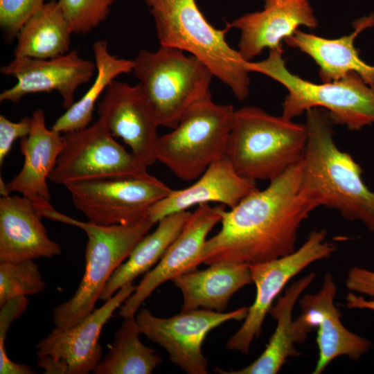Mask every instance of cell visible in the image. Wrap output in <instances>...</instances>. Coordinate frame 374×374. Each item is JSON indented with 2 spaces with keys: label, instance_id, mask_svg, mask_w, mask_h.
I'll return each instance as SVG.
<instances>
[{
  "label": "cell",
  "instance_id": "obj_24",
  "mask_svg": "<svg viewBox=\"0 0 374 374\" xmlns=\"http://www.w3.org/2000/svg\"><path fill=\"white\" fill-rule=\"evenodd\" d=\"M180 274L172 282L183 294L181 311L203 308L222 312L231 297L252 283L247 264L218 263Z\"/></svg>",
  "mask_w": 374,
  "mask_h": 374
},
{
  "label": "cell",
  "instance_id": "obj_31",
  "mask_svg": "<svg viewBox=\"0 0 374 374\" xmlns=\"http://www.w3.org/2000/svg\"><path fill=\"white\" fill-rule=\"evenodd\" d=\"M45 0H0V27L8 41L17 38L24 24Z\"/></svg>",
  "mask_w": 374,
  "mask_h": 374
},
{
  "label": "cell",
  "instance_id": "obj_35",
  "mask_svg": "<svg viewBox=\"0 0 374 374\" xmlns=\"http://www.w3.org/2000/svg\"><path fill=\"white\" fill-rule=\"evenodd\" d=\"M5 341L0 340V373L1 374H32L30 366L17 364L12 361L6 353Z\"/></svg>",
  "mask_w": 374,
  "mask_h": 374
},
{
  "label": "cell",
  "instance_id": "obj_21",
  "mask_svg": "<svg viewBox=\"0 0 374 374\" xmlns=\"http://www.w3.org/2000/svg\"><path fill=\"white\" fill-rule=\"evenodd\" d=\"M31 119L30 133L20 139L22 168L6 185L10 193H19L30 199L35 207H39L50 203L47 179L65 145V139L61 134L46 128L42 109H36Z\"/></svg>",
  "mask_w": 374,
  "mask_h": 374
},
{
  "label": "cell",
  "instance_id": "obj_16",
  "mask_svg": "<svg viewBox=\"0 0 374 374\" xmlns=\"http://www.w3.org/2000/svg\"><path fill=\"white\" fill-rule=\"evenodd\" d=\"M224 205H198L191 213L181 232L167 249L157 266L148 271L125 300L118 315L134 317L141 305L161 284L175 277L195 270L197 258L212 229L222 220Z\"/></svg>",
  "mask_w": 374,
  "mask_h": 374
},
{
  "label": "cell",
  "instance_id": "obj_19",
  "mask_svg": "<svg viewBox=\"0 0 374 374\" xmlns=\"http://www.w3.org/2000/svg\"><path fill=\"white\" fill-rule=\"evenodd\" d=\"M191 186L172 190L150 209L148 216L157 223L161 218L191 206L217 202L230 208L258 190L256 181L241 176L226 156L211 163Z\"/></svg>",
  "mask_w": 374,
  "mask_h": 374
},
{
  "label": "cell",
  "instance_id": "obj_33",
  "mask_svg": "<svg viewBox=\"0 0 374 374\" xmlns=\"http://www.w3.org/2000/svg\"><path fill=\"white\" fill-rule=\"evenodd\" d=\"M28 300L25 296H19L8 300L0 310V340L5 341L11 323L25 312Z\"/></svg>",
  "mask_w": 374,
  "mask_h": 374
},
{
  "label": "cell",
  "instance_id": "obj_18",
  "mask_svg": "<svg viewBox=\"0 0 374 374\" xmlns=\"http://www.w3.org/2000/svg\"><path fill=\"white\" fill-rule=\"evenodd\" d=\"M261 10L242 15L228 24L240 32L239 52L246 61L265 48H282L281 42L299 26L315 28L317 21L308 0H264Z\"/></svg>",
  "mask_w": 374,
  "mask_h": 374
},
{
  "label": "cell",
  "instance_id": "obj_3",
  "mask_svg": "<svg viewBox=\"0 0 374 374\" xmlns=\"http://www.w3.org/2000/svg\"><path fill=\"white\" fill-rule=\"evenodd\" d=\"M41 217L82 229L87 236L85 269L73 296L52 312L55 328L68 329L83 321L114 272L155 224L148 217L126 224L99 225L82 222L58 212L50 204L36 208Z\"/></svg>",
  "mask_w": 374,
  "mask_h": 374
},
{
  "label": "cell",
  "instance_id": "obj_7",
  "mask_svg": "<svg viewBox=\"0 0 374 374\" xmlns=\"http://www.w3.org/2000/svg\"><path fill=\"white\" fill-rule=\"evenodd\" d=\"M133 60L135 77L150 100L159 126L173 129L197 102L211 96L213 75L199 59L184 51L161 46L143 49Z\"/></svg>",
  "mask_w": 374,
  "mask_h": 374
},
{
  "label": "cell",
  "instance_id": "obj_28",
  "mask_svg": "<svg viewBox=\"0 0 374 374\" xmlns=\"http://www.w3.org/2000/svg\"><path fill=\"white\" fill-rule=\"evenodd\" d=\"M141 334L135 316L125 318L116 330L108 353L93 372L95 374H150L162 362L156 352L139 339Z\"/></svg>",
  "mask_w": 374,
  "mask_h": 374
},
{
  "label": "cell",
  "instance_id": "obj_17",
  "mask_svg": "<svg viewBox=\"0 0 374 374\" xmlns=\"http://www.w3.org/2000/svg\"><path fill=\"white\" fill-rule=\"evenodd\" d=\"M135 289L132 283L127 284L79 324L65 330L54 328L37 344V357L47 355L61 361L67 374L93 372L103 357L98 342L101 330Z\"/></svg>",
  "mask_w": 374,
  "mask_h": 374
},
{
  "label": "cell",
  "instance_id": "obj_10",
  "mask_svg": "<svg viewBox=\"0 0 374 374\" xmlns=\"http://www.w3.org/2000/svg\"><path fill=\"white\" fill-rule=\"evenodd\" d=\"M64 137L65 145L48 178L55 184L102 177L152 176L148 167L114 139L100 118Z\"/></svg>",
  "mask_w": 374,
  "mask_h": 374
},
{
  "label": "cell",
  "instance_id": "obj_23",
  "mask_svg": "<svg viewBox=\"0 0 374 374\" xmlns=\"http://www.w3.org/2000/svg\"><path fill=\"white\" fill-rule=\"evenodd\" d=\"M315 278L314 273L307 274L292 283L278 296L269 312L276 319V327L265 349L255 361L240 370L226 371L216 368L215 371L222 374H276L288 358L299 355L295 345L305 339L292 319L293 310L301 294Z\"/></svg>",
  "mask_w": 374,
  "mask_h": 374
},
{
  "label": "cell",
  "instance_id": "obj_15",
  "mask_svg": "<svg viewBox=\"0 0 374 374\" xmlns=\"http://www.w3.org/2000/svg\"><path fill=\"white\" fill-rule=\"evenodd\" d=\"M96 69L95 62L81 57L76 50L47 60L15 57L0 71L15 78L17 83L1 93L0 101L19 103L28 94L55 91L66 110L77 89L90 81Z\"/></svg>",
  "mask_w": 374,
  "mask_h": 374
},
{
  "label": "cell",
  "instance_id": "obj_1",
  "mask_svg": "<svg viewBox=\"0 0 374 374\" xmlns=\"http://www.w3.org/2000/svg\"><path fill=\"white\" fill-rule=\"evenodd\" d=\"M301 161L269 181L265 189H258L230 211H222L221 229L205 242L197 266L254 265L296 249L301 225L319 207L301 190Z\"/></svg>",
  "mask_w": 374,
  "mask_h": 374
},
{
  "label": "cell",
  "instance_id": "obj_12",
  "mask_svg": "<svg viewBox=\"0 0 374 374\" xmlns=\"http://www.w3.org/2000/svg\"><path fill=\"white\" fill-rule=\"evenodd\" d=\"M247 311V307L228 312L195 309L161 318L141 308L135 319L141 333L166 349L175 365L189 374H206L208 363L202 351L206 335L228 321L244 319Z\"/></svg>",
  "mask_w": 374,
  "mask_h": 374
},
{
  "label": "cell",
  "instance_id": "obj_8",
  "mask_svg": "<svg viewBox=\"0 0 374 374\" xmlns=\"http://www.w3.org/2000/svg\"><path fill=\"white\" fill-rule=\"evenodd\" d=\"M235 109L208 96L193 105L172 130L159 136L155 155L176 177L198 179L226 154Z\"/></svg>",
  "mask_w": 374,
  "mask_h": 374
},
{
  "label": "cell",
  "instance_id": "obj_32",
  "mask_svg": "<svg viewBox=\"0 0 374 374\" xmlns=\"http://www.w3.org/2000/svg\"><path fill=\"white\" fill-rule=\"evenodd\" d=\"M31 123V117L25 116L18 122H12L0 115V166L3 165L14 142L28 135Z\"/></svg>",
  "mask_w": 374,
  "mask_h": 374
},
{
  "label": "cell",
  "instance_id": "obj_36",
  "mask_svg": "<svg viewBox=\"0 0 374 374\" xmlns=\"http://www.w3.org/2000/svg\"><path fill=\"white\" fill-rule=\"evenodd\" d=\"M38 367L44 369L45 374H67V368L60 360L50 356H38Z\"/></svg>",
  "mask_w": 374,
  "mask_h": 374
},
{
  "label": "cell",
  "instance_id": "obj_20",
  "mask_svg": "<svg viewBox=\"0 0 374 374\" xmlns=\"http://www.w3.org/2000/svg\"><path fill=\"white\" fill-rule=\"evenodd\" d=\"M32 202L17 195L0 199V262L52 258L61 253Z\"/></svg>",
  "mask_w": 374,
  "mask_h": 374
},
{
  "label": "cell",
  "instance_id": "obj_34",
  "mask_svg": "<svg viewBox=\"0 0 374 374\" xmlns=\"http://www.w3.org/2000/svg\"><path fill=\"white\" fill-rule=\"evenodd\" d=\"M346 285L352 292L374 297V271L353 266L347 274Z\"/></svg>",
  "mask_w": 374,
  "mask_h": 374
},
{
  "label": "cell",
  "instance_id": "obj_29",
  "mask_svg": "<svg viewBox=\"0 0 374 374\" xmlns=\"http://www.w3.org/2000/svg\"><path fill=\"white\" fill-rule=\"evenodd\" d=\"M46 286L34 260L0 262V306L16 296L41 293Z\"/></svg>",
  "mask_w": 374,
  "mask_h": 374
},
{
  "label": "cell",
  "instance_id": "obj_14",
  "mask_svg": "<svg viewBox=\"0 0 374 374\" xmlns=\"http://www.w3.org/2000/svg\"><path fill=\"white\" fill-rule=\"evenodd\" d=\"M337 287L332 275L326 273L321 289L308 294L299 300L301 314L294 321L301 335L317 328L318 359L313 374L322 373L337 357L347 356L357 359L371 347L368 339L348 330L341 321V314L335 305Z\"/></svg>",
  "mask_w": 374,
  "mask_h": 374
},
{
  "label": "cell",
  "instance_id": "obj_13",
  "mask_svg": "<svg viewBox=\"0 0 374 374\" xmlns=\"http://www.w3.org/2000/svg\"><path fill=\"white\" fill-rule=\"evenodd\" d=\"M97 113L113 136L121 138L143 165L155 163L159 124L141 84L130 85L114 80L98 103Z\"/></svg>",
  "mask_w": 374,
  "mask_h": 374
},
{
  "label": "cell",
  "instance_id": "obj_26",
  "mask_svg": "<svg viewBox=\"0 0 374 374\" xmlns=\"http://www.w3.org/2000/svg\"><path fill=\"white\" fill-rule=\"evenodd\" d=\"M71 34L58 1L51 0L19 30L14 57L47 60L64 55L69 52Z\"/></svg>",
  "mask_w": 374,
  "mask_h": 374
},
{
  "label": "cell",
  "instance_id": "obj_37",
  "mask_svg": "<svg viewBox=\"0 0 374 374\" xmlns=\"http://www.w3.org/2000/svg\"><path fill=\"white\" fill-rule=\"evenodd\" d=\"M0 192L2 196H7L10 193L8 190L6 184L3 182L1 177L0 179Z\"/></svg>",
  "mask_w": 374,
  "mask_h": 374
},
{
  "label": "cell",
  "instance_id": "obj_2",
  "mask_svg": "<svg viewBox=\"0 0 374 374\" xmlns=\"http://www.w3.org/2000/svg\"><path fill=\"white\" fill-rule=\"evenodd\" d=\"M308 141L301 161V190L318 206L335 209L345 218L362 222L374 232V192L362 179L360 166L334 139L328 112H306Z\"/></svg>",
  "mask_w": 374,
  "mask_h": 374
},
{
  "label": "cell",
  "instance_id": "obj_4",
  "mask_svg": "<svg viewBox=\"0 0 374 374\" xmlns=\"http://www.w3.org/2000/svg\"><path fill=\"white\" fill-rule=\"evenodd\" d=\"M152 15L161 46L180 49L197 57L213 75L228 86L236 98L249 95L247 62L226 40L231 28L211 24L195 0H143Z\"/></svg>",
  "mask_w": 374,
  "mask_h": 374
},
{
  "label": "cell",
  "instance_id": "obj_9",
  "mask_svg": "<svg viewBox=\"0 0 374 374\" xmlns=\"http://www.w3.org/2000/svg\"><path fill=\"white\" fill-rule=\"evenodd\" d=\"M75 207L99 225L126 224L148 217L150 208L172 190L150 177H111L64 185Z\"/></svg>",
  "mask_w": 374,
  "mask_h": 374
},
{
  "label": "cell",
  "instance_id": "obj_27",
  "mask_svg": "<svg viewBox=\"0 0 374 374\" xmlns=\"http://www.w3.org/2000/svg\"><path fill=\"white\" fill-rule=\"evenodd\" d=\"M97 74L92 85L82 97L60 116L51 130L66 134L86 128L93 121L98 99L115 78L133 69V60L112 55L107 42L96 41L93 45Z\"/></svg>",
  "mask_w": 374,
  "mask_h": 374
},
{
  "label": "cell",
  "instance_id": "obj_6",
  "mask_svg": "<svg viewBox=\"0 0 374 374\" xmlns=\"http://www.w3.org/2000/svg\"><path fill=\"white\" fill-rule=\"evenodd\" d=\"M248 71L265 75L283 85L287 95L282 116L292 119L319 107L333 122L350 130H359L374 123V87L351 73L337 81L314 83L292 73L286 67L283 49L271 50L260 62H247Z\"/></svg>",
  "mask_w": 374,
  "mask_h": 374
},
{
  "label": "cell",
  "instance_id": "obj_30",
  "mask_svg": "<svg viewBox=\"0 0 374 374\" xmlns=\"http://www.w3.org/2000/svg\"><path fill=\"white\" fill-rule=\"evenodd\" d=\"M73 34L85 35L104 21L116 0H57Z\"/></svg>",
  "mask_w": 374,
  "mask_h": 374
},
{
  "label": "cell",
  "instance_id": "obj_11",
  "mask_svg": "<svg viewBox=\"0 0 374 374\" xmlns=\"http://www.w3.org/2000/svg\"><path fill=\"white\" fill-rule=\"evenodd\" d=\"M326 236L323 229L313 231L292 253L249 265L256 289V298L248 308L242 325L226 342L229 350L249 353L252 341L262 332V323L274 300L287 283L312 263L328 258L335 251V245L326 241Z\"/></svg>",
  "mask_w": 374,
  "mask_h": 374
},
{
  "label": "cell",
  "instance_id": "obj_25",
  "mask_svg": "<svg viewBox=\"0 0 374 374\" xmlns=\"http://www.w3.org/2000/svg\"><path fill=\"white\" fill-rule=\"evenodd\" d=\"M188 211L170 214L158 222L155 230L146 234L135 246L125 262L113 273L100 299L107 301L124 285L132 283L160 260L181 232L190 215Z\"/></svg>",
  "mask_w": 374,
  "mask_h": 374
},
{
  "label": "cell",
  "instance_id": "obj_5",
  "mask_svg": "<svg viewBox=\"0 0 374 374\" xmlns=\"http://www.w3.org/2000/svg\"><path fill=\"white\" fill-rule=\"evenodd\" d=\"M307 141L305 124L247 106L234 111L226 156L241 176L271 181L302 160Z\"/></svg>",
  "mask_w": 374,
  "mask_h": 374
},
{
  "label": "cell",
  "instance_id": "obj_22",
  "mask_svg": "<svg viewBox=\"0 0 374 374\" xmlns=\"http://www.w3.org/2000/svg\"><path fill=\"white\" fill-rule=\"evenodd\" d=\"M373 26L374 15L355 21L353 31L339 38H324L297 30L285 42L290 46L300 49L317 63L322 82L337 81L355 73L374 87V66L360 58L354 45L357 36Z\"/></svg>",
  "mask_w": 374,
  "mask_h": 374
}]
</instances>
